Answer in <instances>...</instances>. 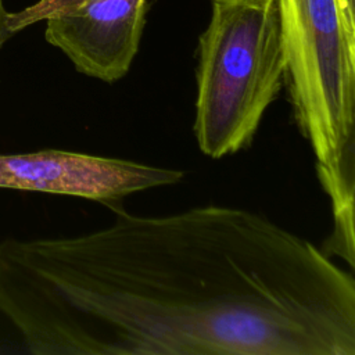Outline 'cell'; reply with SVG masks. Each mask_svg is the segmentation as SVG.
<instances>
[{
    "label": "cell",
    "mask_w": 355,
    "mask_h": 355,
    "mask_svg": "<svg viewBox=\"0 0 355 355\" xmlns=\"http://www.w3.org/2000/svg\"><path fill=\"white\" fill-rule=\"evenodd\" d=\"M0 241V313L36 355H355V280L236 207Z\"/></svg>",
    "instance_id": "cell-1"
},
{
    "label": "cell",
    "mask_w": 355,
    "mask_h": 355,
    "mask_svg": "<svg viewBox=\"0 0 355 355\" xmlns=\"http://www.w3.org/2000/svg\"><path fill=\"white\" fill-rule=\"evenodd\" d=\"M293 116L330 198L333 236H354L355 17L343 0H277Z\"/></svg>",
    "instance_id": "cell-2"
},
{
    "label": "cell",
    "mask_w": 355,
    "mask_h": 355,
    "mask_svg": "<svg viewBox=\"0 0 355 355\" xmlns=\"http://www.w3.org/2000/svg\"><path fill=\"white\" fill-rule=\"evenodd\" d=\"M284 75L277 0H211L196 69L201 153L218 159L248 147Z\"/></svg>",
    "instance_id": "cell-3"
},
{
    "label": "cell",
    "mask_w": 355,
    "mask_h": 355,
    "mask_svg": "<svg viewBox=\"0 0 355 355\" xmlns=\"http://www.w3.org/2000/svg\"><path fill=\"white\" fill-rule=\"evenodd\" d=\"M147 0H40L10 14L14 33L46 22L47 43L61 50L75 69L114 83L137 54L146 24Z\"/></svg>",
    "instance_id": "cell-4"
},
{
    "label": "cell",
    "mask_w": 355,
    "mask_h": 355,
    "mask_svg": "<svg viewBox=\"0 0 355 355\" xmlns=\"http://www.w3.org/2000/svg\"><path fill=\"white\" fill-rule=\"evenodd\" d=\"M182 178L179 169L64 150L0 154V189L72 196L107 205Z\"/></svg>",
    "instance_id": "cell-5"
},
{
    "label": "cell",
    "mask_w": 355,
    "mask_h": 355,
    "mask_svg": "<svg viewBox=\"0 0 355 355\" xmlns=\"http://www.w3.org/2000/svg\"><path fill=\"white\" fill-rule=\"evenodd\" d=\"M10 14L11 12L6 10L3 0H0V49L11 36L15 35L10 25Z\"/></svg>",
    "instance_id": "cell-6"
},
{
    "label": "cell",
    "mask_w": 355,
    "mask_h": 355,
    "mask_svg": "<svg viewBox=\"0 0 355 355\" xmlns=\"http://www.w3.org/2000/svg\"><path fill=\"white\" fill-rule=\"evenodd\" d=\"M347 11L355 17V0H343Z\"/></svg>",
    "instance_id": "cell-7"
}]
</instances>
